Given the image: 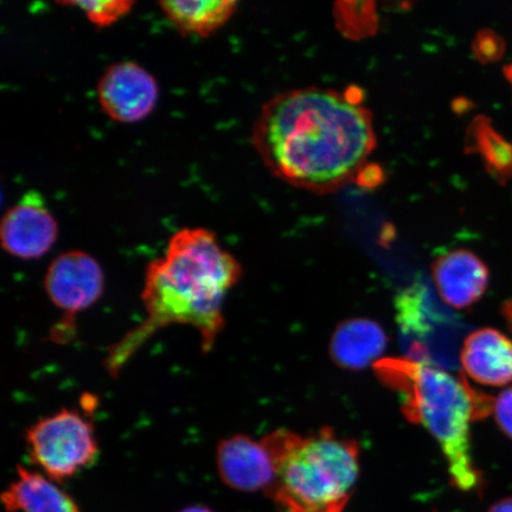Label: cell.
Listing matches in <instances>:
<instances>
[{
	"mask_svg": "<svg viewBox=\"0 0 512 512\" xmlns=\"http://www.w3.org/2000/svg\"><path fill=\"white\" fill-rule=\"evenodd\" d=\"M252 144L273 176L326 195L355 182L377 137L367 107L335 89L311 86L268 100L253 125Z\"/></svg>",
	"mask_w": 512,
	"mask_h": 512,
	"instance_id": "1",
	"label": "cell"
},
{
	"mask_svg": "<svg viewBox=\"0 0 512 512\" xmlns=\"http://www.w3.org/2000/svg\"><path fill=\"white\" fill-rule=\"evenodd\" d=\"M9 512H81L78 504L47 476L17 467V477L2 494Z\"/></svg>",
	"mask_w": 512,
	"mask_h": 512,
	"instance_id": "13",
	"label": "cell"
},
{
	"mask_svg": "<svg viewBox=\"0 0 512 512\" xmlns=\"http://www.w3.org/2000/svg\"><path fill=\"white\" fill-rule=\"evenodd\" d=\"M96 93L108 118L120 124H134L155 110L159 89L156 79L144 67L137 62L123 61L105 70Z\"/></svg>",
	"mask_w": 512,
	"mask_h": 512,
	"instance_id": "7",
	"label": "cell"
},
{
	"mask_svg": "<svg viewBox=\"0 0 512 512\" xmlns=\"http://www.w3.org/2000/svg\"><path fill=\"white\" fill-rule=\"evenodd\" d=\"M25 441L31 462L54 482L72 478L99 454L93 422L76 409L63 408L36 421Z\"/></svg>",
	"mask_w": 512,
	"mask_h": 512,
	"instance_id": "5",
	"label": "cell"
},
{
	"mask_svg": "<svg viewBox=\"0 0 512 512\" xmlns=\"http://www.w3.org/2000/svg\"><path fill=\"white\" fill-rule=\"evenodd\" d=\"M432 273L440 298L454 309L464 310L476 304L488 290V267L469 249H453L439 256Z\"/></svg>",
	"mask_w": 512,
	"mask_h": 512,
	"instance_id": "10",
	"label": "cell"
},
{
	"mask_svg": "<svg viewBox=\"0 0 512 512\" xmlns=\"http://www.w3.org/2000/svg\"><path fill=\"white\" fill-rule=\"evenodd\" d=\"M216 466L224 484L241 492L268 494L277 480V467L262 440L235 434L216 447Z\"/></svg>",
	"mask_w": 512,
	"mask_h": 512,
	"instance_id": "9",
	"label": "cell"
},
{
	"mask_svg": "<svg viewBox=\"0 0 512 512\" xmlns=\"http://www.w3.org/2000/svg\"><path fill=\"white\" fill-rule=\"evenodd\" d=\"M63 6H74L86 15L95 27L107 28L131 12V0H87V2H62Z\"/></svg>",
	"mask_w": 512,
	"mask_h": 512,
	"instance_id": "16",
	"label": "cell"
},
{
	"mask_svg": "<svg viewBox=\"0 0 512 512\" xmlns=\"http://www.w3.org/2000/svg\"><path fill=\"white\" fill-rule=\"evenodd\" d=\"M475 130L478 150L482 153L486 162L491 164L498 174H502V169H504L502 160L507 159L510 155L508 150L510 147L503 143L484 121L483 123H476Z\"/></svg>",
	"mask_w": 512,
	"mask_h": 512,
	"instance_id": "17",
	"label": "cell"
},
{
	"mask_svg": "<svg viewBox=\"0 0 512 512\" xmlns=\"http://www.w3.org/2000/svg\"><path fill=\"white\" fill-rule=\"evenodd\" d=\"M459 361L466 375L483 386L512 383V341L497 329L471 332L464 339Z\"/></svg>",
	"mask_w": 512,
	"mask_h": 512,
	"instance_id": "11",
	"label": "cell"
},
{
	"mask_svg": "<svg viewBox=\"0 0 512 512\" xmlns=\"http://www.w3.org/2000/svg\"><path fill=\"white\" fill-rule=\"evenodd\" d=\"M277 467L268 496L278 512H344L360 477V446L329 427L299 435L278 430L261 439Z\"/></svg>",
	"mask_w": 512,
	"mask_h": 512,
	"instance_id": "4",
	"label": "cell"
},
{
	"mask_svg": "<svg viewBox=\"0 0 512 512\" xmlns=\"http://www.w3.org/2000/svg\"><path fill=\"white\" fill-rule=\"evenodd\" d=\"M388 337L379 323L352 318L337 326L330 343V354L339 368L363 370L379 362Z\"/></svg>",
	"mask_w": 512,
	"mask_h": 512,
	"instance_id": "12",
	"label": "cell"
},
{
	"mask_svg": "<svg viewBox=\"0 0 512 512\" xmlns=\"http://www.w3.org/2000/svg\"><path fill=\"white\" fill-rule=\"evenodd\" d=\"M379 379L399 393L402 412L415 425L425 427L437 440L452 483L470 491L482 483L473 462L470 426L494 412L495 398L476 390L463 375L415 362L386 358L374 364Z\"/></svg>",
	"mask_w": 512,
	"mask_h": 512,
	"instance_id": "3",
	"label": "cell"
},
{
	"mask_svg": "<svg viewBox=\"0 0 512 512\" xmlns=\"http://www.w3.org/2000/svg\"><path fill=\"white\" fill-rule=\"evenodd\" d=\"M504 75L505 78H507L508 81L510 82V85L512 86V63L508 64V66L504 68Z\"/></svg>",
	"mask_w": 512,
	"mask_h": 512,
	"instance_id": "24",
	"label": "cell"
},
{
	"mask_svg": "<svg viewBox=\"0 0 512 512\" xmlns=\"http://www.w3.org/2000/svg\"><path fill=\"white\" fill-rule=\"evenodd\" d=\"M242 267L204 228H184L171 236L165 253L146 267L142 302L145 318L108 348L105 368L117 377L126 363L159 330L185 325L201 337L208 354L226 324L223 305L239 284Z\"/></svg>",
	"mask_w": 512,
	"mask_h": 512,
	"instance_id": "2",
	"label": "cell"
},
{
	"mask_svg": "<svg viewBox=\"0 0 512 512\" xmlns=\"http://www.w3.org/2000/svg\"><path fill=\"white\" fill-rule=\"evenodd\" d=\"M158 5L179 34L208 37L233 17L239 4L234 0H166Z\"/></svg>",
	"mask_w": 512,
	"mask_h": 512,
	"instance_id": "14",
	"label": "cell"
},
{
	"mask_svg": "<svg viewBox=\"0 0 512 512\" xmlns=\"http://www.w3.org/2000/svg\"><path fill=\"white\" fill-rule=\"evenodd\" d=\"M384 179L386 178H384V171L380 165L367 163L358 172L355 183L363 189H375L380 187Z\"/></svg>",
	"mask_w": 512,
	"mask_h": 512,
	"instance_id": "20",
	"label": "cell"
},
{
	"mask_svg": "<svg viewBox=\"0 0 512 512\" xmlns=\"http://www.w3.org/2000/svg\"><path fill=\"white\" fill-rule=\"evenodd\" d=\"M492 414L501 431L512 439V387L505 389L495 398Z\"/></svg>",
	"mask_w": 512,
	"mask_h": 512,
	"instance_id": "18",
	"label": "cell"
},
{
	"mask_svg": "<svg viewBox=\"0 0 512 512\" xmlns=\"http://www.w3.org/2000/svg\"><path fill=\"white\" fill-rule=\"evenodd\" d=\"M503 316L507 320L509 329L512 331V299L503 306Z\"/></svg>",
	"mask_w": 512,
	"mask_h": 512,
	"instance_id": "22",
	"label": "cell"
},
{
	"mask_svg": "<svg viewBox=\"0 0 512 512\" xmlns=\"http://www.w3.org/2000/svg\"><path fill=\"white\" fill-rule=\"evenodd\" d=\"M501 50L502 44L499 42V38L490 31L479 32L475 42H473V51H475L477 59L482 61L496 59Z\"/></svg>",
	"mask_w": 512,
	"mask_h": 512,
	"instance_id": "19",
	"label": "cell"
},
{
	"mask_svg": "<svg viewBox=\"0 0 512 512\" xmlns=\"http://www.w3.org/2000/svg\"><path fill=\"white\" fill-rule=\"evenodd\" d=\"M488 512H512V498H505L492 505Z\"/></svg>",
	"mask_w": 512,
	"mask_h": 512,
	"instance_id": "21",
	"label": "cell"
},
{
	"mask_svg": "<svg viewBox=\"0 0 512 512\" xmlns=\"http://www.w3.org/2000/svg\"><path fill=\"white\" fill-rule=\"evenodd\" d=\"M59 224L40 192L30 190L5 211L0 242L6 253L22 260L43 258L55 245Z\"/></svg>",
	"mask_w": 512,
	"mask_h": 512,
	"instance_id": "8",
	"label": "cell"
},
{
	"mask_svg": "<svg viewBox=\"0 0 512 512\" xmlns=\"http://www.w3.org/2000/svg\"><path fill=\"white\" fill-rule=\"evenodd\" d=\"M179 512H214V511L210 510L209 508L202 507V505H194V507H188Z\"/></svg>",
	"mask_w": 512,
	"mask_h": 512,
	"instance_id": "23",
	"label": "cell"
},
{
	"mask_svg": "<svg viewBox=\"0 0 512 512\" xmlns=\"http://www.w3.org/2000/svg\"><path fill=\"white\" fill-rule=\"evenodd\" d=\"M44 288L64 316L50 332L54 343H67L75 336L76 316L91 309L105 291V274L95 258L83 251H68L50 262Z\"/></svg>",
	"mask_w": 512,
	"mask_h": 512,
	"instance_id": "6",
	"label": "cell"
},
{
	"mask_svg": "<svg viewBox=\"0 0 512 512\" xmlns=\"http://www.w3.org/2000/svg\"><path fill=\"white\" fill-rule=\"evenodd\" d=\"M336 27L349 40H364L379 29V14L373 2H341L334 8Z\"/></svg>",
	"mask_w": 512,
	"mask_h": 512,
	"instance_id": "15",
	"label": "cell"
}]
</instances>
